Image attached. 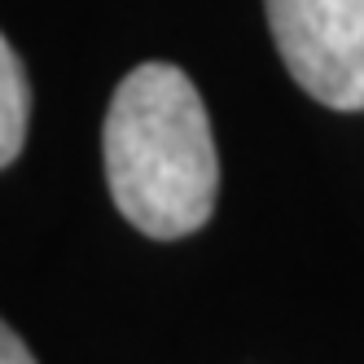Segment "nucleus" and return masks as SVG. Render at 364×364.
I'll use <instances>...</instances> for the list:
<instances>
[{"instance_id": "obj_1", "label": "nucleus", "mask_w": 364, "mask_h": 364, "mask_svg": "<svg viewBox=\"0 0 364 364\" xmlns=\"http://www.w3.org/2000/svg\"><path fill=\"white\" fill-rule=\"evenodd\" d=\"M106 180L123 220L145 237L176 242L215 211L220 159L193 80L171 62H145L114 88L106 127Z\"/></svg>"}, {"instance_id": "obj_2", "label": "nucleus", "mask_w": 364, "mask_h": 364, "mask_svg": "<svg viewBox=\"0 0 364 364\" xmlns=\"http://www.w3.org/2000/svg\"><path fill=\"white\" fill-rule=\"evenodd\" d=\"M285 70L329 110H364V0H264Z\"/></svg>"}, {"instance_id": "obj_4", "label": "nucleus", "mask_w": 364, "mask_h": 364, "mask_svg": "<svg viewBox=\"0 0 364 364\" xmlns=\"http://www.w3.org/2000/svg\"><path fill=\"white\" fill-rule=\"evenodd\" d=\"M0 364H36V355L27 351V343L0 321Z\"/></svg>"}, {"instance_id": "obj_3", "label": "nucleus", "mask_w": 364, "mask_h": 364, "mask_svg": "<svg viewBox=\"0 0 364 364\" xmlns=\"http://www.w3.org/2000/svg\"><path fill=\"white\" fill-rule=\"evenodd\" d=\"M27 119H31L27 70H22V62L9 48V40L0 36V167H9L22 154V141H27Z\"/></svg>"}]
</instances>
